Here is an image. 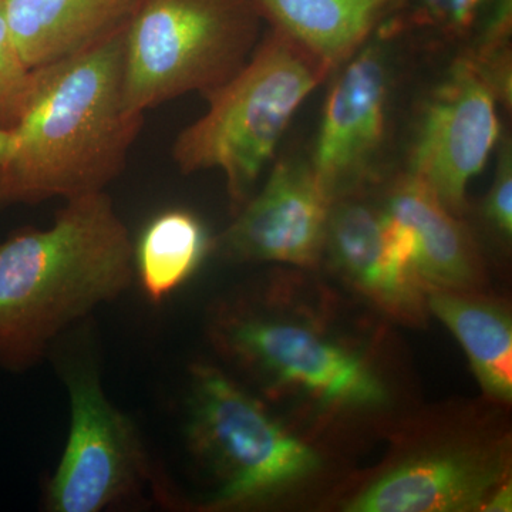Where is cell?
Instances as JSON below:
<instances>
[{
    "instance_id": "obj_1",
    "label": "cell",
    "mask_w": 512,
    "mask_h": 512,
    "mask_svg": "<svg viewBox=\"0 0 512 512\" xmlns=\"http://www.w3.org/2000/svg\"><path fill=\"white\" fill-rule=\"evenodd\" d=\"M126 30L36 70L0 167V204H36L104 191L123 171L143 117L124 101Z\"/></svg>"
},
{
    "instance_id": "obj_2",
    "label": "cell",
    "mask_w": 512,
    "mask_h": 512,
    "mask_svg": "<svg viewBox=\"0 0 512 512\" xmlns=\"http://www.w3.org/2000/svg\"><path fill=\"white\" fill-rule=\"evenodd\" d=\"M52 227L0 244V367L25 370L74 320L126 291L134 245L106 191L66 200Z\"/></svg>"
},
{
    "instance_id": "obj_3",
    "label": "cell",
    "mask_w": 512,
    "mask_h": 512,
    "mask_svg": "<svg viewBox=\"0 0 512 512\" xmlns=\"http://www.w3.org/2000/svg\"><path fill=\"white\" fill-rule=\"evenodd\" d=\"M335 72L281 30L269 28L247 63L204 94L208 109L173 146L181 173L220 170L229 198L244 205L296 111Z\"/></svg>"
},
{
    "instance_id": "obj_4",
    "label": "cell",
    "mask_w": 512,
    "mask_h": 512,
    "mask_svg": "<svg viewBox=\"0 0 512 512\" xmlns=\"http://www.w3.org/2000/svg\"><path fill=\"white\" fill-rule=\"evenodd\" d=\"M262 23L252 0H141L126 30L128 111L144 116L228 82L261 40Z\"/></svg>"
},
{
    "instance_id": "obj_5",
    "label": "cell",
    "mask_w": 512,
    "mask_h": 512,
    "mask_svg": "<svg viewBox=\"0 0 512 512\" xmlns=\"http://www.w3.org/2000/svg\"><path fill=\"white\" fill-rule=\"evenodd\" d=\"M191 375L185 433L214 478L210 507L264 504L318 471V453L221 370L198 365Z\"/></svg>"
},
{
    "instance_id": "obj_6",
    "label": "cell",
    "mask_w": 512,
    "mask_h": 512,
    "mask_svg": "<svg viewBox=\"0 0 512 512\" xmlns=\"http://www.w3.org/2000/svg\"><path fill=\"white\" fill-rule=\"evenodd\" d=\"M214 335L239 366L271 386L291 387L338 409H373L386 402V387L365 359L306 323L225 312Z\"/></svg>"
},
{
    "instance_id": "obj_7",
    "label": "cell",
    "mask_w": 512,
    "mask_h": 512,
    "mask_svg": "<svg viewBox=\"0 0 512 512\" xmlns=\"http://www.w3.org/2000/svg\"><path fill=\"white\" fill-rule=\"evenodd\" d=\"M70 429L62 460L47 485L52 512H100L140 493L151 478L136 424L109 402L97 373H66Z\"/></svg>"
},
{
    "instance_id": "obj_8",
    "label": "cell",
    "mask_w": 512,
    "mask_h": 512,
    "mask_svg": "<svg viewBox=\"0 0 512 512\" xmlns=\"http://www.w3.org/2000/svg\"><path fill=\"white\" fill-rule=\"evenodd\" d=\"M498 96L470 56L451 64L424 106L409 154V171L454 215L463 214L467 188L501 140Z\"/></svg>"
},
{
    "instance_id": "obj_9",
    "label": "cell",
    "mask_w": 512,
    "mask_h": 512,
    "mask_svg": "<svg viewBox=\"0 0 512 512\" xmlns=\"http://www.w3.org/2000/svg\"><path fill=\"white\" fill-rule=\"evenodd\" d=\"M339 69L309 161L333 202L369 177L386 137L390 92L389 62L380 43L369 40Z\"/></svg>"
},
{
    "instance_id": "obj_10",
    "label": "cell",
    "mask_w": 512,
    "mask_h": 512,
    "mask_svg": "<svg viewBox=\"0 0 512 512\" xmlns=\"http://www.w3.org/2000/svg\"><path fill=\"white\" fill-rule=\"evenodd\" d=\"M333 201L306 161L275 163L262 190L249 198L220 239L237 261L318 264Z\"/></svg>"
},
{
    "instance_id": "obj_11",
    "label": "cell",
    "mask_w": 512,
    "mask_h": 512,
    "mask_svg": "<svg viewBox=\"0 0 512 512\" xmlns=\"http://www.w3.org/2000/svg\"><path fill=\"white\" fill-rule=\"evenodd\" d=\"M507 464L487 451H446L400 464L360 491L352 512L481 511Z\"/></svg>"
},
{
    "instance_id": "obj_12",
    "label": "cell",
    "mask_w": 512,
    "mask_h": 512,
    "mask_svg": "<svg viewBox=\"0 0 512 512\" xmlns=\"http://www.w3.org/2000/svg\"><path fill=\"white\" fill-rule=\"evenodd\" d=\"M325 247L340 274L383 309L413 322L423 316L426 289L394 262L382 211L365 202L336 200Z\"/></svg>"
},
{
    "instance_id": "obj_13",
    "label": "cell",
    "mask_w": 512,
    "mask_h": 512,
    "mask_svg": "<svg viewBox=\"0 0 512 512\" xmlns=\"http://www.w3.org/2000/svg\"><path fill=\"white\" fill-rule=\"evenodd\" d=\"M141 0H3L20 57L32 70L86 52L127 29Z\"/></svg>"
},
{
    "instance_id": "obj_14",
    "label": "cell",
    "mask_w": 512,
    "mask_h": 512,
    "mask_svg": "<svg viewBox=\"0 0 512 512\" xmlns=\"http://www.w3.org/2000/svg\"><path fill=\"white\" fill-rule=\"evenodd\" d=\"M384 211L412 229L414 271L426 291L461 292L477 284L481 262L470 232L426 185L410 174L399 178Z\"/></svg>"
},
{
    "instance_id": "obj_15",
    "label": "cell",
    "mask_w": 512,
    "mask_h": 512,
    "mask_svg": "<svg viewBox=\"0 0 512 512\" xmlns=\"http://www.w3.org/2000/svg\"><path fill=\"white\" fill-rule=\"evenodd\" d=\"M269 28L291 36L338 70L399 0H252Z\"/></svg>"
},
{
    "instance_id": "obj_16",
    "label": "cell",
    "mask_w": 512,
    "mask_h": 512,
    "mask_svg": "<svg viewBox=\"0 0 512 512\" xmlns=\"http://www.w3.org/2000/svg\"><path fill=\"white\" fill-rule=\"evenodd\" d=\"M426 305L456 336L478 382L493 399L512 397V326L501 306L457 291H426Z\"/></svg>"
},
{
    "instance_id": "obj_17",
    "label": "cell",
    "mask_w": 512,
    "mask_h": 512,
    "mask_svg": "<svg viewBox=\"0 0 512 512\" xmlns=\"http://www.w3.org/2000/svg\"><path fill=\"white\" fill-rule=\"evenodd\" d=\"M210 245L207 229L190 211H164L148 222L134 245V269L148 299L163 302L185 284Z\"/></svg>"
},
{
    "instance_id": "obj_18",
    "label": "cell",
    "mask_w": 512,
    "mask_h": 512,
    "mask_svg": "<svg viewBox=\"0 0 512 512\" xmlns=\"http://www.w3.org/2000/svg\"><path fill=\"white\" fill-rule=\"evenodd\" d=\"M35 83L36 72L20 57L0 0V127L12 130L18 124Z\"/></svg>"
},
{
    "instance_id": "obj_19",
    "label": "cell",
    "mask_w": 512,
    "mask_h": 512,
    "mask_svg": "<svg viewBox=\"0 0 512 512\" xmlns=\"http://www.w3.org/2000/svg\"><path fill=\"white\" fill-rule=\"evenodd\" d=\"M497 168L487 200H485V217L491 222L495 231L505 239L512 235V147L510 138L501 137L497 147Z\"/></svg>"
},
{
    "instance_id": "obj_20",
    "label": "cell",
    "mask_w": 512,
    "mask_h": 512,
    "mask_svg": "<svg viewBox=\"0 0 512 512\" xmlns=\"http://www.w3.org/2000/svg\"><path fill=\"white\" fill-rule=\"evenodd\" d=\"M512 490L510 483L498 485L485 501L481 511L485 512H510L512 510Z\"/></svg>"
},
{
    "instance_id": "obj_21",
    "label": "cell",
    "mask_w": 512,
    "mask_h": 512,
    "mask_svg": "<svg viewBox=\"0 0 512 512\" xmlns=\"http://www.w3.org/2000/svg\"><path fill=\"white\" fill-rule=\"evenodd\" d=\"M12 137V130L0 127V167H2L6 158H8L10 147H12Z\"/></svg>"
}]
</instances>
